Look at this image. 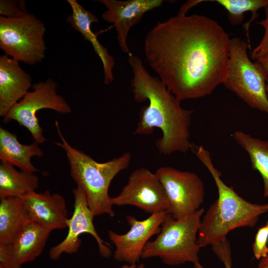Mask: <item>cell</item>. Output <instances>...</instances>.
<instances>
[{"instance_id":"cell-18","label":"cell","mask_w":268,"mask_h":268,"mask_svg":"<svg viewBox=\"0 0 268 268\" xmlns=\"http://www.w3.org/2000/svg\"><path fill=\"white\" fill-rule=\"evenodd\" d=\"M51 232L33 221L22 228L9 244L19 265L33 261L42 253Z\"/></svg>"},{"instance_id":"cell-1","label":"cell","mask_w":268,"mask_h":268,"mask_svg":"<svg viewBox=\"0 0 268 268\" xmlns=\"http://www.w3.org/2000/svg\"><path fill=\"white\" fill-rule=\"evenodd\" d=\"M230 38L216 21L178 12L158 21L144 41L145 59L179 101L210 95L225 80Z\"/></svg>"},{"instance_id":"cell-15","label":"cell","mask_w":268,"mask_h":268,"mask_svg":"<svg viewBox=\"0 0 268 268\" xmlns=\"http://www.w3.org/2000/svg\"><path fill=\"white\" fill-rule=\"evenodd\" d=\"M30 75L19 62L5 54L0 56V116L4 117L32 87Z\"/></svg>"},{"instance_id":"cell-27","label":"cell","mask_w":268,"mask_h":268,"mask_svg":"<svg viewBox=\"0 0 268 268\" xmlns=\"http://www.w3.org/2000/svg\"><path fill=\"white\" fill-rule=\"evenodd\" d=\"M215 254L224 265V268H231V251L230 246L221 245L215 251Z\"/></svg>"},{"instance_id":"cell-2","label":"cell","mask_w":268,"mask_h":268,"mask_svg":"<svg viewBox=\"0 0 268 268\" xmlns=\"http://www.w3.org/2000/svg\"><path fill=\"white\" fill-rule=\"evenodd\" d=\"M128 56L134 99L137 102H149L140 110L135 134L149 135L158 128L162 135L156 145L160 154L188 152L192 144L190 138L193 111L183 108L159 77L149 73L138 56Z\"/></svg>"},{"instance_id":"cell-28","label":"cell","mask_w":268,"mask_h":268,"mask_svg":"<svg viewBox=\"0 0 268 268\" xmlns=\"http://www.w3.org/2000/svg\"><path fill=\"white\" fill-rule=\"evenodd\" d=\"M261 64L266 71L268 73V53L263 56L262 58L257 60ZM266 91L268 95V82L266 85Z\"/></svg>"},{"instance_id":"cell-24","label":"cell","mask_w":268,"mask_h":268,"mask_svg":"<svg viewBox=\"0 0 268 268\" xmlns=\"http://www.w3.org/2000/svg\"><path fill=\"white\" fill-rule=\"evenodd\" d=\"M268 227L265 225L258 230L253 244V252L257 260L266 257L268 255Z\"/></svg>"},{"instance_id":"cell-10","label":"cell","mask_w":268,"mask_h":268,"mask_svg":"<svg viewBox=\"0 0 268 268\" xmlns=\"http://www.w3.org/2000/svg\"><path fill=\"white\" fill-rule=\"evenodd\" d=\"M112 205L135 206L145 212L166 211L168 201L164 189L155 173L146 168L133 171L119 194L111 198Z\"/></svg>"},{"instance_id":"cell-9","label":"cell","mask_w":268,"mask_h":268,"mask_svg":"<svg viewBox=\"0 0 268 268\" xmlns=\"http://www.w3.org/2000/svg\"><path fill=\"white\" fill-rule=\"evenodd\" d=\"M155 173L167 197L166 212L173 219L183 218L200 208L205 191L203 183L197 174L169 166L160 167Z\"/></svg>"},{"instance_id":"cell-20","label":"cell","mask_w":268,"mask_h":268,"mask_svg":"<svg viewBox=\"0 0 268 268\" xmlns=\"http://www.w3.org/2000/svg\"><path fill=\"white\" fill-rule=\"evenodd\" d=\"M38 177L33 172L17 171L14 166L0 162V198L22 197L35 192Z\"/></svg>"},{"instance_id":"cell-3","label":"cell","mask_w":268,"mask_h":268,"mask_svg":"<svg viewBox=\"0 0 268 268\" xmlns=\"http://www.w3.org/2000/svg\"><path fill=\"white\" fill-rule=\"evenodd\" d=\"M198 159L207 168L217 187L218 197L203 214L198 234L200 248L226 239L231 231L240 227H253L259 216L268 212V203H254L240 197L221 179V173L214 165L210 152L203 146L192 144Z\"/></svg>"},{"instance_id":"cell-22","label":"cell","mask_w":268,"mask_h":268,"mask_svg":"<svg viewBox=\"0 0 268 268\" xmlns=\"http://www.w3.org/2000/svg\"><path fill=\"white\" fill-rule=\"evenodd\" d=\"M215 1L222 6L228 12V18L232 25H236L242 22L244 14L248 11L252 12L251 19L244 24L246 31L248 42L249 43V29L251 23L257 17V12L262 8L268 6V0H207Z\"/></svg>"},{"instance_id":"cell-14","label":"cell","mask_w":268,"mask_h":268,"mask_svg":"<svg viewBox=\"0 0 268 268\" xmlns=\"http://www.w3.org/2000/svg\"><path fill=\"white\" fill-rule=\"evenodd\" d=\"M21 198L32 221L51 231L68 227L66 202L61 195L35 191Z\"/></svg>"},{"instance_id":"cell-4","label":"cell","mask_w":268,"mask_h":268,"mask_svg":"<svg viewBox=\"0 0 268 268\" xmlns=\"http://www.w3.org/2000/svg\"><path fill=\"white\" fill-rule=\"evenodd\" d=\"M61 142H54L66 153L70 175L84 192L87 204L95 216L104 214L115 215L111 198L108 194L110 185L115 177L129 167L131 155L125 152L108 161L99 163L82 150L72 146L63 135L58 121L55 122Z\"/></svg>"},{"instance_id":"cell-16","label":"cell","mask_w":268,"mask_h":268,"mask_svg":"<svg viewBox=\"0 0 268 268\" xmlns=\"http://www.w3.org/2000/svg\"><path fill=\"white\" fill-rule=\"evenodd\" d=\"M67 1L72 9L71 14L67 17V22L75 30L80 33L85 40L91 44L95 53L101 61L105 84L112 83L114 79V59L109 54L107 49L99 42L98 34L92 32L91 28L92 23L99 22L98 18L90 10L85 9L76 0H67Z\"/></svg>"},{"instance_id":"cell-32","label":"cell","mask_w":268,"mask_h":268,"mask_svg":"<svg viewBox=\"0 0 268 268\" xmlns=\"http://www.w3.org/2000/svg\"><path fill=\"white\" fill-rule=\"evenodd\" d=\"M266 225L268 227V221L267 222V224Z\"/></svg>"},{"instance_id":"cell-17","label":"cell","mask_w":268,"mask_h":268,"mask_svg":"<svg viewBox=\"0 0 268 268\" xmlns=\"http://www.w3.org/2000/svg\"><path fill=\"white\" fill-rule=\"evenodd\" d=\"M43 154L42 149L35 141L29 145L21 144L16 134L0 128V162L17 166L24 171L34 173L38 170L31 163V158L41 157Z\"/></svg>"},{"instance_id":"cell-19","label":"cell","mask_w":268,"mask_h":268,"mask_svg":"<svg viewBox=\"0 0 268 268\" xmlns=\"http://www.w3.org/2000/svg\"><path fill=\"white\" fill-rule=\"evenodd\" d=\"M31 221L20 197L0 198V244H10L22 228Z\"/></svg>"},{"instance_id":"cell-12","label":"cell","mask_w":268,"mask_h":268,"mask_svg":"<svg viewBox=\"0 0 268 268\" xmlns=\"http://www.w3.org/2000/svg\"><path fill=\"white\" fill-rule=\"evenodd\" d=\"M167 214L166 211L156 212L143 220H138L133 216L127 215L126 219L130 226L128 232L119 234L109 230V239L116 247L114 259L117 261H124L130 265H134L141 257L149 239L160 232L161 225Z\"/></svg>"},{"instance_id":"cell-13","label":"cell","mask_w":268,"mask_h":268,"mask_svg":"<svg viewBox=\"0 0 268 268\" xmlns=\"http://www.w3.org/2000/svg\"><path fill=\"white\" fill-rule=\"evenodd\" d=\"M107 8L102 19L115 28L117 40L121 50L129 55L132 53L127 44L131 29L141 20L146 12L161 5L162 0H98Z\"/></svg>"},{"instance_id":"cell-25","label":"cell","mask_w":268,"mask_h":268,"mask_svg":"<svg viewBox=\"0 0 268 268\" xmlns=\"http://www.w3.org/2000/svg\"><path fill=\"white\" fill-rule=\"evenodd\" d=\"M264 9L266 17L257 24L264 27L265 33L259 44L253 49L251 53V57L253 60H255L260 59L268 53V6Z\"/></svg>"},{"instance_id":"cell-7","label":"cell","mask_w":268,"mask_h":268,"mask_svg":"<svg viewBox=\"0 0 268 268\" xmlns=\"http://www.w3.org/2000/svg\"><path fill=\"white\" fill-rule=\"evenodd\" d=\"M43 23L29 12L19 17L0 16V48L19 62L35 65L44 59L47 49Z\"/></svg>"},{"instance_id":"cell-8","label":"cell","mask_w":268,"mask_h":268,"mask_svg":"<svg viewBox=\"0 0 268 268\" xmlns=\"http://www.w3.org/2000/svg\"><path fill=\"white\" fill-rule=\"evenodd\" d=\"M57 83L51 77L32 84L33 90L28 92L10 109L3 117V122H17L29 131L35 142L44 143L46 139L36 116L38 111L47 109L63 114L71 112L67 101L57 93Z\"/></svg>"},{"instance_id":"cell-5","label":"cell","mask_w":268,"mask_h":268,"mask_svg":"<svg viewBox=\"0 0 268 268\" xmlns=\"http://www.w3.org/2000/svg\"><path fill=\"white\" fill-rule=\"evenodd\" d=\"M204 210L200 208L193 214L179 219L167 214L157 238L148 241L141 257H158L164 263L176 266L192 263L195 268H203L200 263L197 244L198 234Z\"/></svg>"},{"instance_id":"cell-21","label":"cell","mask_w":268,"mask_h":268,"mask_svg":"<svg viewBox=\"0 0 268 268\" xmlns=\"http://www.w3.org/2000/svg\"><path fill=\"white\" fill-rule=\"evenodd\" d=\"M235 142L249 156L253 170L261 175L264 182V196L268 198V141L256 138L241 131L233 134Z\"/></svg>"},{"instance_id":"cell-31","label":"cell","mask_w":268,"mask_h":268,"mask_svg":"<svg viewBox=\"0 0 268 268\" xmlns=\"http://www.w3.org/2000/svg\"><path fill=\"white\" fill-rule=\"evenodd\" d=\"M0 268H7L6 267H5L4 265L0 264Z\"/></svg>"},{"instance_id":"cell-30","label":"cell","mask_w":268,"mask_h":268,"mask_svg":"<svg viewBox=\"0 0 268 268\" xmlns=\"http://www.w3.org/2000/svg\"><path fill=\"white\" fill-rule=\"evenodd\" d=\"M136 266L135 265H131V266H128L127 265H125L124 267H123L121 268H135ZM138 268H143V265H140Z\"/></svg>"},{"instance_id":"cell-11","label":"cell","mask_w":268,"mask_h":268,"mask_svg":"<svg viewBox=\"0 0 268 268\" xmlns=\"http://www.w3.org/2000/svg\"><path fill=\"white\" fill-rule=\"evenodd\" d=\"M74 196V210L68 224V233L61 243L52 247L49 252L50 258L59 259L64 253H76L81 244L79 236L83 233L91 235L96 240L100 254L104 258H109L112 254L109 244L98 235L93 224L95 216L89 207L83 191L77 187L72 191Z\"/></svg>"},{"instance_id":"cell-23","label":"cell","mask_w":268,"mask_h":268,"mask_svg":"<svg viewBox=\"0 0 268 268\" xmlns=\"http://www.w3.org/2000/svg\"><path fill=\"white\" fill-rule=\"evenodd\" d=\"M24 0H0V15L8 18L19 17L28 13Z\"/></svg>"},{"instance_id":"cell-6","label":"cell","mask_w":268,"mask_h":268,"mask_svg":"<svg viewBox=\"0 0 268 268\" xmlns=\"http://www.w3.org/2000/svg\"><path fill=\"white\" fill-rule=\"evenodd\" d=\"M249 45L239 37L230 38L228 74L223 84L250 107L268 115V73L258 60H250Z\"/></svg>"},{"instance_id":"cell-26","label":"cell","mask_w":268,"mask_h":268,"mask_svg":"<svg viewBox=\"0 0 268 268\" xmlns=\"http://www.w3.org/2000/svg\"><path fill=\"white\" fill-rule=\"evenodd\" d=\"M0 264L7 268H21L15 260L9 244H0Z\"/></svg>"},{"instance_id":"cell-29","label":"cell","mask_w":268,"mask_h":268,"mask_svg":"<svg viewBox=\"0 0 268 268\" xmlns=\"http://www.w3.org/2000/svg\"><path fill=\"white\" fill-rule=\"evenodd\" d=\"M258 268H268V255L260 260Z\"/></svg>"}]
</instances>
